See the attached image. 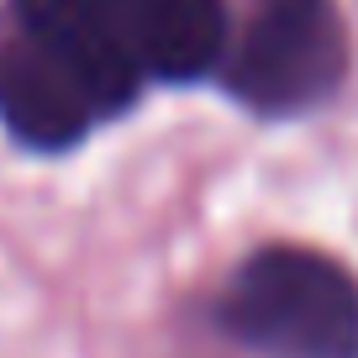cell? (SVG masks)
I'll return each mask as SVG.
<instances>
[{
    "label": "cell",
    "mask_w": 358,
    "mask_h": 358,
    "mask_svg": "<svg viewBox=\"0 0 358 358\" xmlns=\"http://www.w3.org/2000/svg\"><path fill=\"white\" fill-rule=\"evenodd\" d=\"M348 74V32L332 0H268L222 64V85L264 116L311 111Z\"/></svg>",
    "instance_id": "2"
},
{
    "label": "cell",
    "mask_w": 358,
    "mask_h": 358,
    "mask_svg": "<svg viewBox=\"0 0 358 358\" xmlns=\"http://www.w3.org/2000/svg\"><path fill=\"white\" fill-rule=\"evenodd\" d=\"M148 0H16V37L48 53L101 116H116L143 90Z\"/></svg>",
    "instance_id": "3"
},
{
    "label": "cell",
    "mask_w": 358,
    "mask_h": 358,
    "mask_svg": "<svg viewBox=\"0 0 358 358\" xmlns=\"http://www.w3.org/2000/svg\"><path fill=\"white\" fill-rule=\"evenodd\" d=\"M227 53L222 0H148L143 11V74L164 85H190L211 74Z\"/></svg>",
    "instance_id": "5"
},
{
    "label": "cell",
    "mask_w": 358,
    "mask_h": 358,
    "mask_svg": "<svg viewBox=\"0 0 358 358\" xmlns=\"http://www.w3.org/2000/svg\"><path fill=\"white\" fill-rule=\"evenodd\" d=\"M222 327L258 358H358V280L311 248H258L222 295Z\"/></svg>",
    "instance_id": "1"
},
{
    "label": "cell",
    "mask_w": 358,
    "mask_h": 358,
    "mask_svg": "<svg viewBox=\"0 0 358 358\" xmlns=\"http://www.w3.org/2000/svg\"><path fill=\"white\" fill-rule=\"evenodd\" d=\"M0 122L11 127L27 148L58 153V148H74L106 116L95 111V101L48 53L11 37L0 48Z\"/></svg>",
    "instance_id": "4"
}]
</instances>
